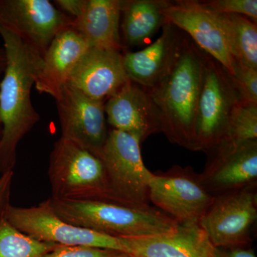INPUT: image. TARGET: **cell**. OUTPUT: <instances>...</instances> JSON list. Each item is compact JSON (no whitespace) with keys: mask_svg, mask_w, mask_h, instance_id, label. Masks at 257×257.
<instances>
[{"mask_svg":"<svg viewBox=\"0 0 257 257\" xmlns=\"http://www.w3.org/2000/svg\"><path fill=\"white\" fill-rule=\"evenodd\" d=\"M7 63L0 82V171H13L17 148L40 119L32 103L31 91L42 57L20 37L0 27Z\"/></svg>","mask_w":257,"mask_h":257,"instance_id":"1","label":"cell"},{"mask_svg":"<svg viewBox=\"0 0 257 257\" xmlns=\"http://www.w3.org/2000/svg\"><path fill=\"white\" fill-rule=\"evenodd\" d=\"M207 55L185 39L180 55L158 84L146 89L160 112L169 141L194 151V122Z\"/></svg>","mask_w":257,"mask_h":257,"instance_id":"2","label":"cell"},{"mask_svg":"<svg viewBox=\"0 0 257 257\" xmlns=\"http://www.w3.org/2000/svg\"><path fill=\"white\" fill-rule=\"evenodd\" d=\"M60 219L74 226L115 237H147L170 234L179 224L151 207L139 209L116 203L49 199Z\"/></svg>","mask_w":257,"mask_h":257,"instance_id":"3","label":"cell"},{"mask_svg":"<svg viewBox=\"0 0 257 257\" xmlns=\"http://www.w3.org/2000/svg\"><path fill=\"white\" fill-rule=\"evenodd\" d=\"M48 176L52 199L113 203L102 161L73 142H56Z\"/></svg>","mask_w":257,"mask_h":257,"instance_id":"4","label":"cell"},{"mask_svg":"<svg viewBox=\"0 0 257 257\" xmlns=\"http://www.w3.org/2000/svg\"><path fill=\"white\" fill-rule=\"evenodd\" d=\"M140 141L130 134L109 131L100 159L113 203L145 209L150 206V181L152 173L142 157Z\"/></svg>","mask_w":257,"mask_h":257,"instance_id":"5","label":"cell"},{"mask_svg":"<svg viewBox=\"0 0 257 257\" xmlns=\"http://www.w3.org/2000/svg\"><path fill=\"white\" fill-rule=\"evenodd\" d=\"M3 214L19 231L38 241L64 246L106 248L126 254L121 238L66 222L55 214L49 199L31 207H15L8 203Z\"/></svg>","mask_w":257,"mask_h":257,"instance_id":"6","label":"cell"},{"mask_svg":"<svg viewBox=\"0 0 257 257\" xmlns=\"http://www.w3.org/2000/svg\"><path fill=\"white\" fill-rule=\"evenodd\" d=\"M240 102L227 71L207 55L196 111L194 151H209L219 143L233 109Z\"/></svg>","mask_w":257,"mask_h":257,"instance_id":"7","label":"cell"},{"mask_svg":"<svg viewBox=\"0 0 257 257\" xmlns=\"http://www.w3.org/2000/svg\"><path fill=\"white\" fill-rule=\"evenodd\" d=\"M73 21L48 0H0V27L42 57L55 37Z\"/></svg>","mask_w":257,"mask_h":257,"instance_id":"8","label":"cell"},{"mask_svg":"<svg viewBox=\"0 0 257 257\" xmlns=\"http://www.w3.org/2000/svg\"><path fill=\"white\" fill-rule=\"evenodd\" d=\"M256 219L253 185L214 197L199 224L216 248L241 247L249 241Z\"/></svg>","mask_w":257,"mask_h":257,"instance_id":"9","label":"cell"},{"mask_svg":"<svg viewBox=\"0 0 257 257\" xmlns=\"http://www.w3.org/2000/svg\"><path fill=\"white\" fill-rule=\"evenodd\" d=\"M199 176L179 167L166 173H152L150 200L179 224H199L214 201Z\"/></svg>","mask_w":257,"mask_h":257,"instance_id":"10","label":"cell"},{"mask_svg":"<svg viewBox=\"0 0 257 257\" xmlns=\"http://www.w3.org/2000/svg\"><path fill=\"white\" fill-rule=\"evenodd\" d=\"M61 138L73 142L100 158L107 138L104 101L89 97L67 84L55 99Z\"/></svg>","mask_w":257,"mask_h":257,"instance_id":"11","label":"cell"},{"mask_svg":"<svg viewBox=\"0 0 257 257\" xmlns=\"http://www.w3.org/2000/svg\"><path fill=\"white\" fill-rule=\"evenodd\" d=\"M166 23L187 33L202 52L222 66L229 74L234 59L230 54L217 15L199 1L170 2L165 10Z\"/></svg>","mask_w":257,"mask_h":257,"instance_id":"12","label":"cell"},{"mask_svg":"<svg viewBox=\"0 0 257 257\" xmlns=\"http://www.w3.org/2000/svg\"><path fill=\"white\" fill-rule=\"evenodd\" d=\"M209 151L213 152L212 157L199 177L211 194L220 195L256 183L257 140L236 147L218 145Z\"/></svg>","mask_w":257,"mask_h":257,"instance_id":"13","label":"cell"},{"mask_svg":"<svg viewBox=\"0 0 257 257\" xmlns=\"http://www.w3.org/2000/svg\"><path fill=\"white\" fill-rule=\"evenodd\" d=\"M104 111L114 130L136 137L140 143L162 132L160 112L150 94L131 81L105 101Z\"/></svg>","mask_w":257,"mask_h":257,"instance_id":"14","label":"cell"},{"mask_svg":"<svg viewBox=\"0 0 257 257\" xmlns=\"http://www.w3.org/2000/svg\"><path fill=\"white\" fill-rule=\"evenodd\" d=\"M130 81L123 64L122 52L89 47L68 84L89 97L105 102Z\"/></svg>","mask_w":257,"mask_h":257,"instance_id":"15","label":"cell"},{"mask_svg":"<svg viewBox=\"0 0 257 257\" xmlns=\"http://www.w3.org/2000/svg\"><path fill=\"white\" fill-rule=\"evenodd\" d=\"M186 38L178 28L166 23L160 37L151 45L138 52H123L128 79L146 89L155 87L175 63Z\"/></svg>","mask_w":257,"mask_h":257,"instance_id":"16","label":"cell"},{"mask_svg":"<svg viewBox=\"0 0 257 257\" xmlns=\"http://www.w3.org/2000/svg\"><path fill=\"white\" fill-rule=\"evenodd\" d=\"M133 257H216V247L199 224H179L170 234L120 237Z\"/></svg>","mask_w":257,"mask_h":257,"instance_id":"17","label":"cell"},{"mask_svg":"<svg viewBox=\"0 0 257 257\" xmlns=\"http://www.w3.org/2000/svg\"><path fill=\"white\" fill-rule=\"evenodd\" d=\"M89 48L87 42L72 27L59 33L42 57L35 77L37 90L56 99Z\"/></svg>","mask_w":257,"mask_h":257,"instance_id":"18","label":"cell"},{"mask_svg":"<svg viewBox=\"0 0 257 257\" xmlns=\"http://www.w3.org/2000/svg\"><path fill=\"white\" fill-rule=\"evenodd\" d=\"M121 0H87L82 13L74 19L72 28L89 47L112 49L124 47L120 35Z\"/></svg>","mask_w":257,"mask_h":257,"instance_id":"19","label":"cell"},{"mask_svg":"<svg viewBox=\"0 0 257 257\" xmlns=\"http://www.w3.org/2000/svg\"><path fill=\"white\" fill-rule=\"evenodd\" d=\"M169 3L164 0H121L120 28L125 45L141 46L150 41L167 23L165 10Z\"/></svg>","mask_w":257,"mask_h":257,"instance_id":"20","label":"cell"},{"mask_svg":"<svg viewBox=\"0 0 257 257\" xmlns=\"http://www.w3.org/2000/svg\"><path fill=\"white\" fill-rule=\"evenodd\" d=\"M216 14L231 57L246 67L257 69L256 23L241 15Z\"/></svg>","mask_w":257,"mask_h":257,"instance_id":"21","label":"cell"},{"mask_svg":"<svg viewBox=\"0 0 257 257\" xmlns=\"http://www.w3.org/2000/svg\"><path fill=\"white\" fill-rule=\"evenodd\" d=\"M59 244L33 239L0 215V257H42Z\"/></svg>","mask_w":257,"mask_h":257,"instance_id":"22","label":"cell"},{"mask_svg":"<svg viewBox=\"0 0 257 257\" xmlns=\"http://www.w3.org/2000/svg\"><path fill=\"white\" fill-rule=\"evenodd\" d=\"M256 140L257 104L240 102L233 109L226 132L217 145L239 146Z\"/></svg>","mask_w":257,"mask_h":257,"instance_id":"23","label":"cell"},{"mask_svg":"<svg viewBox=\"0 0 257 257\" xmlns=\"http://www.w3.org/2000/svg\"><path fill=\"white\" fill-rule=\"evenodd\" d=\"M229 75L241 103L257 104V69L250 68L234 60L232 72Z\"/></svg>","mask_w":257,"mask_h":257,"instance_id":"24","label":"cell"},{"mask_svg":"<svg viewBox=\"0 0 257 257\" xmlns=\"http://www.w3.org/2000/svg\"><path fill=\"white\" fill-rule=\"evenodd\" d=\"M201 3L213 13L241 15L256 23V0H211Z\"/></svg>","mask_w":257,"mask_h":257,"instance_id":"25","label":"cell"},{"mask_svg":"<svg viewBox=\"0 0 257 257\" xmlns=\"http://www.w3.org/2000/svg\"><path fill=\"white\" fill-rule=\"evenodd\" d=\"M123 253L92 246L58 245L42 257H121Z\"/></svg>","mask_w":257,"mask_h":257,"instance_id":"26","label":"cell"},{"mask_svg":"<svg viewBox=\"0 0 257 257\" xmlns=\"http://www.w3.org/2000/svg\"><path fill=\"white\" fill-rule=\"evenodd\" d=\"M87 0H55L54 5L62 13L75 19L84 10Z\"/></svg>","mask_w":257,"mask_h":257,"instance_id":"27","label":"cell"},{"mask_svg":"<svg viewBox=\"0 0 257 257\" xmlns=\"http://www.w3.org/2000/svg\"><path fill=\"white\" fill-rule=\"evenodd\" d=\"M13 175V171H10L2 174L0 177V215L5 206L8 204Z\"/></svg>","mask_w":257,"mask_h":257,"instance_id":"28","label":"cell"},{"mask_svg":"<svg viewBox=\"0 0 257 257\" xmlns=\"http://www.w3.org/2000/svg\"><path fill=\"white\" fill-rule=\"evenodd\" d=\"M216 257H256L252 249L241 247L216 248Z\"/></svg>","mask_w":257,"mask_h":257,"instance_id":"29","label":"cell"},{"mask_svg":"<svg viewBox=\"0 0 257 257\" xmlns=\"http://www.w3.org/2000/svg\"><path fill=\"white\" fill-rule=\"evenodd\" d=\"M7 59L6 54L4 48H0V74L4 72L6 67Z\"/></svg>","mask_w":257,"mask_h":257,"instance_id":"30","label":"cell"},{"mask_svg":"<svg viewBox=\"0 0 257 257\" xmlns=\"http://www.w3.org/2000/svg\"><path fill=\"white\" fill-rule=\"evenodd\" d=\"M2 135H3V127H2V124L0 123V140H1Z\"/></svg>","mask_w":257,"mask_h":257,"instance_id":"31","label":"cell"},{"mask_svg":"<svg viewBox=\"0 0 257 257\" xmlns=\"http://www.w3.org/2000/svg\"><path fill=\"white\" fill-rule=\"evenodd\" d=\"M121 257H133L131 256H130V255L126 254V253H123L122 255H121Z\"/></svg>","mask_w":257,"mask_h":257,"instance_id":"32","label":"cell"}]
</instances>
